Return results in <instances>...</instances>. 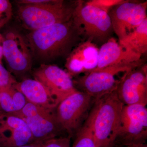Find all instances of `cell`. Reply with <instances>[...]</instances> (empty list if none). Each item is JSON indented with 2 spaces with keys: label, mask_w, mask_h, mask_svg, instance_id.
Wrapping results in <instances>:
<instances>
[{
  "label": "cell",
  "mask_w": 147,
  "mask_h": 147,
  "mask_svg": "<svg viewBox=\"0 0 147 147\" xmlns=\"http://www.w3.org/2000/svg\"><path fill=\"white\" fill-rule=\"evenodd\" d=\"M26 40L32 58L43 63L67 57L74 47L84 41L73 17L65 23L31 31Z\"/></svg>",
  "instance_id": "cell-1"
},
{
  "label": "cell",
  "mask_w": 147,
  "mask_h": 147,
  "mask_svg": "<svg viewBox=\"0 0 147 147\" xmlns=\"http://www.w3.org/2000/svg\"><path fill=\"white\" fill-rule=\"evenodd\" d=\"M116 90L96 100L88 116L96 147L114 146L124 106Z\"/></svg>",
  "instance_id": "cell-2"
},
{
  "label": "cell",
  "mask_w": 147,
  "mask_h": 147,
  "mask_svg": "<svg viewBox=\"0 0 147 147\" xmlns=\"http://www.w3.org/2000/svg\"><path fill=\"white\" fill-rule=\"evenodd\" d=\"M77 2L50 0L38 4H18V18L24 28L31 31L65 23L73 17Z\"/></svg>",
  "instance_id": "cell-3"
},
{
  "label": "cell",
  "mask_w": 147,
  "mask_h": 147,
  "mask_svg": "<svg viewBox=\"0 0 147 147\" xmlns=\"http://www.w3.org/2000/svg\"><path fill=\"white\" fill-rule=\"evenodd\" d=\"M144 60L131 63L115 65L100 69H94L73 80L77 90L84 92L96 100L117 89L119 80L115 76L121 73L131 71L143 65Z\"/></svg>",
  "instance_id": "cell-4"
},
{
  "label": "cell",
  "mask_w": 147,
  "mask_h": 147,
  "mask_svg": "<svg viewBox=\"0 0 147 147\" xmlns=\"http://www.w3.org/2000/svg\"><path fill=\"white\" fill-rule=\"evenodd\" d=\"M73 19L81 29L84 40L102 45L113 37L114 31L108 13L83 1H77Z\"/></svg>",
  "instance_id": "cell-5"
},
{
  "label": "cell",
  "mask_w": 147,
  "mask_h": 147,
  "mask_svg": "<svg viewBox=\"0 0 147 147\" xmlns=\"http://www.w3.org/2000/svg\"><path fill=\"white\" fill-rule=\"evenodd\" d=\"M55 109L28 102L22 110L13 115L26 123L31 132L33 142L43 143L55 137L67 135L58 120Z\"/></svg>",
  "instance_id": "cell-6"
},
{
  "label": "cell",
  "mask_w": 147,
  "mask_h": 147,
  "mask_svg": "<svg viewBox=\"0 0 147 147\" xmlns=\"http://www.w3.org/2000/svg\"><path fill=\"white\" fill-rule=\"evenodd\" d=\"M96 100L88 94L77 90L59 103L55 109L56 116L67 135L71 138L76 135Z\"/></svg>",
  "instance_id": "cell-7"
},
{
  "label": "cell",
  "mask_w": 147,
  "mask_h": 147,
  "mask_svg": "<svg viewBox=\"0 0 147 147\" xmlns=\"http://www.w3.org/2000/svg\"><path fill=\"white\" fill-rule=\"evenodd\" d=\"M147 139L146 106L124 105L114 145L144 144Z\"/></svg>",
  "instance_id": "cell-8"
},
{
  "label": "cell",
  "mask_w": 147,
  "mask_h": 147,
  "mask_svg": "<svg viewBox=\"0 0 147 147\" xmlns=\"http://www.w3.org/2000/svg\"><path fill=\"white\" fill-rule=\"evenodd\" d=\"M147 1H127L113 7L109 12L114 31L122 39L139 27L147 17Z\"/></svg>",
  "instance_id": "cell-9"
},
{
  "label": "cell",
  "mask_w": 147,
  "mask_h": 147,
  "mask_svg": "<svg viewBox=\"0 0 147 147\" xmlns=\"http://www.w3.org/2000/svg\"><path fill=\"white\" fill-rule=\"evenodd\" d=\"M34 76L59 103L78 90L69 74L57 65L42 64L35 70Z\"/></svg>",
  "instance_id": "cell-10"
},
{
  "label": "cell",
  "mask_w": 147,
  "mask_h": 147,
  "mask_svg": "<svg viewBox=\"0 0 147 147\" xmlns=\"http://www.w3.org/2000/svg\"><path fill=\"white\" fill-rule=\"evenodd\" d=\"M147 65L125 72L117 87V94L124 105L147 104Z\"/></svg>",
  "instance_id": "cell-11"
},
{
  "label": "cell",
  "mask_w": 147,
  "mask_h": 147,
  "mask_svg": "<svg viewBox=\"0 0 147 147\" xmlns=\"http://www.w3.org/2000/svg\"><path fill=\"white\" fill-rule=\"evenodd\" d=\"M3 54L14 74H25L31 69L32 56L26 38L18 33H7L3 40Z\"/></svg>",
  "instance_id": "cell-12"
},
{
  "label": "cell",
  "mask_w": 147,
  "mask_h": 147,
  "mask_svg": "<svg viewBox=\"0 0 147 147\" xmlns=\"http://www.w3.org/2000/svg\"><path fill=\"white\" fill-rule=\"evenodd\" d=\"M33 143L24 120L13 114L0 113V147L21 146Z\"/></svg>",
  "instance_id": "cell-13"
},
{
  "label": "cell",
  "mask_w": 147,
  "mask_h": 147,
  "mask_svg": "<svg viewBox=\"0 0 147 147\" xmlns=\"http://www.w3.org/2000/svg\"><path fill=\"white\" fill-rule=\"evenodd\" d=\"M99 48L89 40H84L74 47L66 58L65 66L72 77L95 69L98 62Z\"/></svg>",
  "instance_id": "cell-14"
},
{
  "label": "cell",
  "mask_w": 147,
  "mask_h": 147,
  "mask_svg": "<svg viewBox=\"0 0 147 147\" xmlns=\"http://www.w3.org/2000/svg\"><path fill=\"white\" fill-rule=\"evenodd\" d=\"M142 57L125 49L113 37L99 48L97 66L94 69H100L115 65L131 63L140 60Z\"/></svg>",
  "instance_id": "cell-15"
},
{
  "label": "cell",
  "mask_w": 147,
  "mask_h": 147,
  "mask_svg": "<svg viewBox=\"0 0 147 147\" xmlns=\"http://www.w3.org/2000/svg\"><path fill=\"white\" fill-rule=\"evenodd\" d=\"M13 87L24 95L28 102L50 109H55L59 105L46 88L35 79H25Z\"/></svg>",
  "instance_id": "cell-16"
},
{
  "label": "cell",
  "mask_w": 147,
  "mask_h": 147,
  "mask_svg": "<svg viewBox=\"0 0 147 147\" xmlns=\"http://www.w3.org/2000/svg\"><path fill=\"white\" fill-rule=\"evenodd\" d=\"M119 44L125 50L142 56L147 52V18L133 31L120 40Z\"/></svg>",
  "instance_id": "cell-17"
},
{
  "label": "cell",
  "mask_w": 147,
  "mask_h": 147,
  "mask_svg": "<svg viewBox=\"0 0 147 147\" xmlns=\"http://www.w3.org/2000/svg\"><path fill=\"white\" fill-rule=\"evenodd\" d=\"M75 136V140L71 147H96L90 123L88 118Z\"/></svg>",
  "instance_id": "cell-18"
},
{
  "label": "cell",
  "mask_w": 147,
  "mask_h": 147,
  "mask_svg": "<svg viewBox=\"0 0 147 147\" xmlns=\"http://www.w3.org/2000/svg\"><path fill=\"white\" fill-rule=\"evenodd\" d=\"M13 89V87L0 89V113L13 114L16 113Z\"/></svg>",
  "instance_id": "cell-19"
},
{
  "label": "cell",
  "mask_w": 147,
  "mask_h": 147,
  "mask_svg": "<svg viewBox=\"0 0 147 147\" xmlns=\"http://www.w3.org/2000/svg\"><path fill=\"white\" fill-rule=\"evenodd\" d=\"M126 0H91L85 2L87 5L97 7L107 13L116 6L124 3Z\"/></svg>",
  "instance_id": "cell-20"
},
{
  "label": "cell",
  "mask_w": 147,
  "mask_h": 147,
  "mask_svg": "<svg viewBox=\"0 0 147 147\" xmlns=\"http://www.w3.org/2000/svg\"><path fill=\"white\" fill-rule=\"evenodd\" d=\"M17 83L13 75L0 63V89L13 87Z\"/></svg>",
  "instance_id": "cell-21"
},
{
  "label": "cell",
  "mask_w": 147,
  "mask_h": 147,
  "mask_svg": "<svg viewBox=\"0 0 147 147\" xmlns=\"http://www.w3.org/2000/svg\"><path fill=\"white\" fill-rule=\"evenodd\" d=\"M12 15V6L7 0H0V28L5 25Z\"/></svg>",
  "instance_id": "cell-22"
},
{
  "label": "cell",
  "mask_w": 147,
  "mask_h": 147,
  "mask_svg": "<svg viewBox=\"0 0 147 147\" xmlns=\"http://www.w3.org/2000/svg\"><path fill=\"white\" fill-rule=\"evenodd\" d=\"M71 139L68 135L55 137L43 142L40 147H71Z\"/></svg>",
  "instance_id": "cell-23"
},
{
  "label": "cell",
  "mask_w": 147,
  "mask_h": 147,
  "mask_svg": "<svg viewBox=\"0 0 147 147\" xmlns=\"http://www.w3.org/2000/svg\"><path fill=\"white\" fill-rule=\"evenodd\" d=\"M42 143H38V142H33L29 144L25 145V146H21L15 147H40L42 144Z\"/></svg>",
  "instance_id": "cell-24"
},
{
  "label": "cell",
  "mask_w": 147,
  "mask_h": 147,
  "mask_svg": "<svg viewBox=\"0 0 147 147\" xmlns=\"http://www.w3.org/2000/svg\"><path fill=\"white\" fill-rule=\"evenodd\" d=\"M123 147H147L146 143L144 144H132L127 145L123 146Z\"/></svg>",
  "instance_id": "cell-25"
},
{
  "label": "cell",
  "mask_w": 147,
  "mask_h": 147,
  "mask_svg": "<svg viewBox=\"0 0 147 147\" xmlns=\"http://www.w3.org/2000/svg\"><path fill=\"white\" fill-rule=\"evenodd\" d=\"M3 39L1 36L0 35V63H1L2 58L3 57Z\"/></svg>",
  "instance_id": "cell-26"
}]
</instances>
